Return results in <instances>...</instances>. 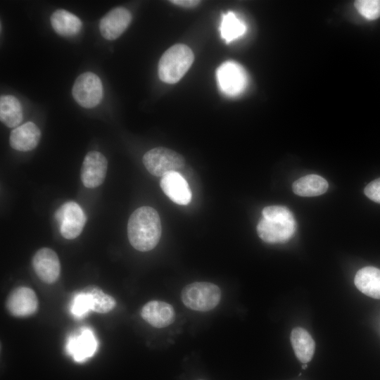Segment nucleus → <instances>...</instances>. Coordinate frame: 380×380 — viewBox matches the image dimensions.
I'll return each instance as SVG.
<instances>
[{
    "mask_svg": "<svg viewBox=\"0 0 380 380\" xmlns=\"http://www.w3.org/2000/svg\"><path fill=\"white\" fill-rule=\"evenodd\" d=\"M307 367H308V365H307L306 364H304V365H303V366H302V369H305L307 368Z\"/></svg>",
    "mask_w": 380,
    "mask_h": 380,
    "instance_id": "cd10ccee",
    "label": "nucleus"
},
{
    "mask_svg": "<svg viewBox=\"0 0 380 380\" xmlns=\"http://www.w3.org/2000/svg\"><path fill=\"white\" fill-rule=\"evenodd\" d=\"M160 187L164 194L174 203L188 205L191 192L186 179L178 172H171L161 177Z\"/></svg>",
    "mask_w": 380,
    "mask_h": 380,
    "instance_id": "4468645a",
    "label": "nucleus"
},
{
    "mask_svg": "<svg viewBox=\"0 0 380 380\" xmlns=\"http://www.w3.org/2000/svg\"><path fill=\"white\" fill-rule=\"evenodd\" d=\"M131 20L132 14L127 8H115L101 20L99 23L101 34L106 39L114 40L124 32Z\"/></svg>",
    "mask_w": 380,
    "mask_h": 380,
    "instance_id": "ddd939ff",
    "label": "nucleus"
},
{
    "mask_svg": "<svg viewBox=\"0 0 380 380\" xmlns=\"http://www.w3.org/2000/svg\"><path fill=\"white\" fill-rule=\"evenodd\" d=\"M38 305L35 292L27 286L15 289L6 302L9 313L16 317H27L34 315L37 311Z\"/></svg>",
    "mask_w": 380,
    "mask_h": 380,
    "instance_id": "1a4fd4ad",
    "label": "nucleus"
},
{
    "mask_svg": "<svg viewBox=\"0 0 380 380\" xmlns=\"http://www.w3.org/2000/svg\"><path fill=\"white\" fill-rule=\"evenodd\" d=\"M161 233L160 216L153 208L142 206L131 214L127 223V236L136 250L145 252L153 249L160 241Z\"/></svg>",
    "mask_w": 380,
    "mask_h": 380,
    "instance_id": "f257e3e1",
    "label": "nucleus"
},
{
    "mask_svg": "<svg viewBox=\"0 0 380 380\" xmlns=\"http://www.w3.org/2000/svg\"><path fill=\"white\" fill-rule=\"evenodd\" d=\"M91 310L87 298L81 291L76 293L70 308L72 314L77 318H82Z\"/></svg>",
    "mask_w": 380,
    "mask_h": 380,
    "instance_id": "393cba45",
    "label": "nucleus"
},
{
    "mask_svg": "<svg viewBox=\"0 0 380 380\" xmlns=\"http://www.w3.org/2000/svg\"><path fill=\"white\" fill-rule=\"evenodd\" d=\"M108 160L100 152L89 151L84 157L81 168V180L84 186L95 188L104 181Z\"/></svg>",
    "mask_w": 380,
    "mask_h": 380,
    "instance_id": "9b49d317",
    "label": "nucleus"
},
{
    "mask_svg": "<svg viewBox=\"0 0 380 380\" xmlns=\"http://www.w3.org/2000/svg\"><path fill=\"white\" fill-rule=\"evenodd\" d=\"M181 299L184 305L189 309L207 312L213 310L220 303L221 290L210 282H193L182 289Z\"/></svg>",
    "mask_w": 380,
    "mask_h": 380,
    "instance_id": "20e7f679",
    "label": "nucleus"
},
{
    "mask_svg": "<svg viewBox=\"0 0 380 380\" xmlns=\"http://www.w3.org/2000/svg\"><path fill=\"white\" fill-rule=\"evenodd\" d=\"M0 120L8 127H17L22 122V106L15 96L12 95L1 96Z\"/></svg>",
    "mask_w": 380,
    "mask_h": 380,
    "instance_id": "412c9836",
    "label": "nucleus"
},
{
    "mask_svg": "<svg viewBox=\"0 0 380 380\" xmlns=\"http://www.w3.org/2000/svg\"><path fill=\"white\" fill-rule=\"evenodd\" d=\"M72 94L77 103L84 108L96 106L103 98V86L100 78L91 72L81 74L73 84Z\"/></svg>",
    "mask_w": 380,
    "mask_h": 380,
    "instance_id": "423d86ee",
    "label": "nucleus"
},
{
    "mask_svg": "<svg viewBox=\"0 0 380 380\" xmlns=\"http://www.w3.org/2000/svg\"><path fill=\"white\" fill-rule=\"evenodd\" d=\"M217 79L222 91L230 96L242 93L248 84L246 70L234 61H227L218 68Z\"/></svg>",
    "mask_w": 380,
    "mask_h": 380,
    "instance_id": "6e6552de",
    "label": "nucleus"
},
{
    "mask_svg": "<svg viewBox=\"0 0 380 380\" xmlns=\"http://www.w3.org/2000/svg\"><path fill=\"white\" fill-rule=\"evenodd\" d=\"M33 269L39 279L46 284H53L59 278L61 264L56 253L49 248H42L32 258Z\"/></svg>",
    "mask_w": 380,
    "mask_h": 380,
    "instance_id": "9d476101",
    "label": "nucleus"
},
{
    "mask_svg": "<svg viewBox=\"0 0 380 380\" xmlns=\"http://www.w3.org/2000/svg\"><path fill=\"white\" fill-rule=\"evenodd\" d=\"M87 297L91 310L105 314L112 311L116 306V300L105 293L101 288L90 285L82 290Z\"/></svg>",
    "mask_w": 380,
    "mask_h": 380,
    "instance_id": "4be33fe9",
    "label": "nucleus"
},
{
    "mask_svg": "<svg viewBox=\"0 0 380 380\" xmlns=\"http://www.w3.org/2000/svg\"><path fill=\"white\" fill-rule=\"evenodd\" d=\"M354 5L360 14L367 20L380 17V0H357Z\"/></svg>",
    "mask_w": 380,
    "mask_h": 380,
    "instance_id": "b1692460",
    "label": "nucleus"
},
{
    "mask_svg": "<svg viewBox=\"0 0 380 380\" xmlns=\"http://www.w3.org/2000/svg\"><path fill=\"white\" fill-rule=\"evenodd\" d=\"M328 183L322 177L308 175L303 177L293 184V192L300 196H316L325 193Z\"/></svg>",
    "mask_w": 380,
    "mask_h": 380,
    "instance_id": "aec40b11",
    "label": "nucleus"
},
{
    "mask_svg": "<svg viewBox=\"0 0 380 380\" xmlns=\"http://www.w3.org/2000/svg\"><path fill=\"white\" fill-rule=\"evenodd\" d=\"M41 132L32 122H27L14 128L9 137L11 146L17 151H29L34 149L40 140Z\"/></svg>",
    "mask_w": 380,
    "mask_h": 380,
    "instance_id": "dca6fc26",
    "label": "nucleus"
},
{
    "mask_svg": "<svg viewBox=\"0 0 380 380\" xmlns=\"http://www.w3.org/2000/svg\"><path fill=\"white\" fill-rule=\"evenodd\" d=\"M98 343L91 329L84 327L69 337L65 346L66 352L77 362H83L92 357Z\"/></svg>",
    "mask_w": 380,
    "mask_h": 380,
    "instance_id": "f8f14e48",
    "label": "nucleus"
},
{
    "mask_svg": "<svg viewBox=\"0 0 380 380\" xmlns=\"http://www.w3.org/2000/svg\"><path fill=\"white\" fill-rule=\"evenodd\" d=\"M365 194L372 201L380 203V178L368 184L365 189Z\"/></svg>",
    "mask_w": 380,
    "mask_h": 380,
    "instance_id": "a878e982",
    "label": "nucleus"
},
{
    "mask_svg": "<svg viewBox=\"0 0 380 380\" xmlns=\"http://www.w3.org/2000/svg\"><path fill=\"white\" fill-rule=\"evenodd\" d=\"M60 232L66 239H74L82 232L87 217L82 208L74 201L63 203L55 213Z\"/></svg>",
    "mask_w": 380,
    "mask_h": 380,
    "instance_id": "0eeeda50",
    "label": "nucleus"
},
{
    "mask_svg": "<svg viewBox=\"0 0 380 380\" xmlns=\"http://www.w3.org/2000/svg\"><path fill=\"white\" fill-rule=\"evenodd\" d=\"M359 291L369 297L380 299V270L365 267L357 271L354 279Z\"/></svg>",
    "mask_w": 380,
    "mask_h": 380,
    "instance_id": "f3484780",
    "label": "nucleus"
},
{
    "mask_svg": "<svg viewBox=\"0 0 380 380\" xmlns=\"http://www.w3.org/2000/svg\"><path fill=\"white\" fill-rule=\"evenodd\" d=\"M220 30L222 39L227 43H230L244 34L246 25L234 13L229 11L222 15Z\"/></svg>",
    "mask_w": 380,
    "mask_h": 380,
    "instance_id": "5701e85b",
    "label": "nucleus"
},
{
    "mask_svg": "<svg viewBox=\"0 0 380 380\" xmlns=\"http://www.w3.org/2000/svg\"><path fill=\"white\" fill-rule=\"evenodd\" d=\"M171 3L177 6L184 8H193L200 4L201 1L197 0H173Z\"/></svg>",
    "mask_w": 380,
    "mask_h": 380,
    "instance_id": "bb28decb",
    "label": "nucleus"
},
{
    "mask_svg": "<svg viewBox=\"0 0 380 380\" xmlns=\"http://www.w3.org/2000/svg\"><path fill=\"white\" fill-rule=\"evenodd\" d=\"M143 163L148 172L161 177L169 172H178L185 164L181 154L165 147H157L147 151L143 157Z\"/></svg>",
    "mask_w": 380,
    "mask_h": 380,
    "instance_id": "39448f33",
    "label": "nucleus"
},
{
    "mask_svg": "<svg viewBox=\"0 0 380 380\" xmlns=\"http://www.w3.org/2000/svg\"><path fill=\"white\" fill-rule=\"evenodd\" d=\"M51 23L55 32L64 37L74 36L82 28L80 19L64 9H58L53 13Z\"/></svg>",
    "mask_w": 380,
    "mask_h": 380,
    "instance_id": "6ab92c4d",
    "label": "nucleus"
},
{
    "mask_svg": "<svg viewBox=\"0 0 380 380\" xmlns=\"http://www.w3.org/2000/svg\"><path fill=\"white\" fill-rule=\"evenodd\" d=\"M194 60V53L188 46L177 44L171 46L164 52L159 61V78L167 84L179 82L189 69Z\"/></svg>",
    "mask_w": 380,
    "mask_h": 380,
    "instance_id": "7ed1b4c3",
    "label": "nucleus"
},
{
    "mask_svg": "<svg viewBox=\"0 0 380 380\" xmlns=\"http://www.w3.org/2000/svg\"><path fill=\"white\" fill-rule=\"evenodd\" d=\"M141 316L152 327L164 328L174 322L175 312L170 304L160 300H151L142 307Z\"/></svg>",
    "mask_w": 380,
    "mask_h": 380,
    "instance_id": "2eb2a0df",
    "label": "nucleus"
},
{
    "mask_svg": "<svg viewBox=\"0 0 380 380\" xmlns=\"http://www.w3.org/2000/svg\"><path fill=\"white\" fill-rule=\"evenodd\" d=\"M262 217L257 225V232L262 241L269 243H281L293 236L296 223L286 207L267 206L262 210Z\"/></svg>",
    "mask_w": 380,
    "mask_h": 380,
    "instance_id": "f03ea898",
    "label": "nucleus"
},
{
    "mask_svg": "<svg viewBox=\"0 0 380 380\" xmlns=\"http://www.w3.org/2000/svg\"><path fill=\"white\" fill-rule=\"evenodd\" d=\"M291 343L296 357L306 364L315 353V343L310 334L302 327L294 328L291 333Z\"/></svg>",
    "mask_w": 380,
    "mask_h": 380,
    "instance_id": "a211bd4d",
    "label": "nucleus"
}]
</instances>
